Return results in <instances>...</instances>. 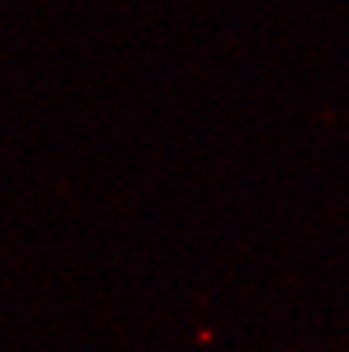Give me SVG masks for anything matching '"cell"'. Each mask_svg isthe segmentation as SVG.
Instances as JSON below:
<instances>
[]
</instances>
